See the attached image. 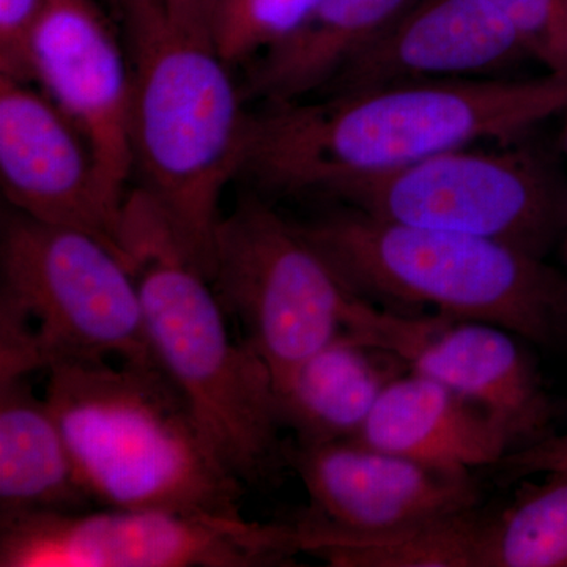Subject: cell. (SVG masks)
<instances>
[{"label": "cell", "mask_w": 567, "mask_h": 567, "mask_svg": "<svg viewBox=\"0 0 567 567\" xmlns=\"http://www.w3.org/2000/svg\"><path fill=\"white\" fill-rule=\"evenodd\" d=\"M567 111V80L404 82L251 115L244 173L281 194L330 196L357 178L480 141L525 136Z\"/></svg>", "instance_id": "cell-1"}, {"label": "cell", "mask_w": 567, "mask_h": 567, "mask_svg": "<svg viewBox=\"0 0 567 567\" xmlns=\"http://www.w3.org/2000/svg\"><path fill=\"white\" fill-rule=\"evenodd\" d=\"M132 66V152L140 188L212 278L227 185L244 173L251 115L229 63L183 31L159 0H107Z\"/></svg>", "instance_id": "cell-2"}, {"label": "cell", "mask_w": 567, "mask_h": 567, "mask_svg": "<svg viewBox=\"0 0 567 567\" xmlns=\"http://www.w3.org/2000/svg\"><path fill=\"white\" fill-rule=\"evenodd\" d=\"M118 248L140 289L153 353L223 464L245 486L274 480L287 465V442L270 369L244 339L235 341L210 279L144 189L126 196Z\"/></svg>", "instance_id": "cell-3"}, {"label": "cell", "mask_w": 567, "mask_h": 567, "mask_svg": "<svg viewBox=\"0 0 567 567\" xmlns=\"http://www.w3.org/2000/svg\"><path fill=\"white\" fill-rule=\"evenodd\" d=\"M47 375L44 399L93 503L244 518L245 484L158 361L61 365Z\"/></svg>", "instance_id": "cell-4"}, {"label": "cell", "mask_w": 567, "mask_h": 567, "mask_svg": "<svg viewBox=\"0 0 567 567\" xmlns=\"http://www.w3.org/2000/svg\"><path fill=\"white\" fill-rule=\"evenodd\" d=\"M354 297L395 312L505 328L554 346L567 334L565 276L546 260L470 235L388 221L346 207L297 223Z\"/></svg>", "instance_id": "cell-5"}, {"label": "cell", "mask_w": 567, "mask_h": 567, "mask_svg": "<svg viewBox=\"0 0 567 567\" xmlns=\"http://www.w3.org/2000/svg\"><path fill=\"white\" fill-rule=\"evenodd\" d=\"M107 361H158L128 265L95 235L11 208L0 241V380Z\"/></svg>", "instance_id": "cell-6"}, {"label": "cell", "mask_w": 567, "mask_h": 567, "mask_svg": "<svg viewBox=\"0 0 567 567\" xmlns=\"http://www.w3.org/2000/svg\"><path fill=\"white\" fill-rule=\"evenodd\" d=\"M388 221L486 238L546 259L567 219V177L543 148H456L330 194Z\"/></svg>", "instance_id": "cell-7"}, {"label": "cell", "mask_w": 567, "mask_h": 567, "mask_svg": "<svg viewBox=\"0 0 567 567\" xmlns=\"http://www.w3.org/2000/svg\"><path fill=\"white\" fill-rule=\"evenodd\" d=\"M210 282L241 339L270 369L276 391L344 333L354 298L297 223L257 199L219 223Z\"/></svg>", "instance_id": "cell-8"}, {"label": "cell", "mask_w": 567, "mask_h": 567, "mask_svg": "<svg viewBox=\"0 0 567 567\" xmlns=\"http://www.w3.org/2000/svg\"><path fill=\"white\" fill-rule=\"evenodd\" d=\"M300 554L293 524L245 517L104 507L0 520L2 567H284Z\"/></svg>", "instance_id": "cell-9"}, {"label": "cell", "mask_w": 567, "mask_h": 567, "mask_svg": "<svg viewBox=\"0 0 567 567\" xmlns=\"http://www.w3.org/2000/svg\"><path fill=\"white\" fill-rule=\"evenodd\" d=\"M287 465L311 502L292 522L303 554L377 543L481 502L472 473L421 464L354 439L287 443Z\"/></svg>", "instance_id": "cell-10"}, {"label": "cell", "mask_w": 567, "mask_h": 567, "mask_svg": "<svg viewBox=\"0 0 567 567\" xmlns=\"http://www.w3.org/2000/svg\"><path fill=\"white\" fill-rule=\"evenodd\" d=\"M344 333L393 353L409 371L483 406L505 429L513 451L554 434V402L518 336L505 328L390 311L354 297Z\"/></svg>", "instance_id": "cell-11"}, {"label": "cell", "mask_w": 567, "mask_h": 567, "mask_svg": "<svg viewBox=\"0 0 567 567\" xmlns=\"http://www.w3.org/2000/svg\"><path fill=\"white\" fill-rule=\"evenodd\" d=\"M99 0H48L31 44V81L84 133L104 193L123 210L134 173L132 66Z\"/></svg>", "instance_id": "cell-12"}, {"label": "cell", "mask_w": 567, "mask_h": 567, "mask_svg": "<svg viewBox=\"0 0 567 567\" xmlns=\"http://www.w3.org/2000/svg\"><path fill=\"white\" fill-rule=\"evenodd\" d=\"M0 183L11 208L118 248L122 212L104 193L84 133L31 82L0 76Z\"/></svg>", "instance_id": "cell-13"}, {"label": "cell", "mask_w": 567, "mask_h": 567, "mask_svg": "<svg viewBox=\"0 0 567 567\" xmlns=\"http://www.w3.org/2000/svg\"><path fill=\"white\" fill-rule=\"evenodd\" d=\"M529 59L487 0H416L320 96L498 73Z\"/></svg>", "instance_id": "cell-14"}, {"label": "cell", "mask_w": 567, "mask_h": 567, "mask_svg": "<svg viewBox=\"0 0 567 567\" xmlns=\"http://www.w3.org/2000/svg\"><path fill=\"white\" fill-rule=\"evenodd\" d=\"M358 442L421 464L472 473L513 451L502 424L483 406L409 371L383 390Z\"/></svg>", "instance_id": "cell-15"}, {"label": "cell", "mask_w": 567, "mask_h": 567, "mask_svg": "<svg viewBox=\"0 0 567 567\" xmlns=\"http://www.w3.org/2000/svg\"><path fill=\"white\" fill-rule=\"evenodd\" d=\"M416 0H319L287 39L254 59L248 96L268 106L305 102L368 50Z\"/></svg>", "instance_id": "cell-16"}, {"label": "cell", "mask_w": 567, "mask_h": 567, "mask_svg": "<svg viewBox=\"0 0 567 567\" xmlns=\"http://www.w3.org/2000/svg\"><path fill=\"white\" fill-rule=\"evenodd\" d=\"M405 371L393 353L339 334L276 391L284 429H292L298 445L354 439L383 390Z\"/></svg>", "instance_id": "cell-17"}, {"label": "cell", "mask_w": 567, "mask_h": 567, "mask_svg": "<svg viewBox=\"0 0 567 567\" xmlns=\"http://www.w3.org/2000/svg\"><path fill=\"white\" fill-rule=\"evenodd\" d=\"M91 503L44 395L25 377L0 380V520Z\"/></svg>", "instance_id": "cell-18"}, {"label": "cell", "mask_w": 567, "mask_h": 567, "mask_svg": "<svg viewBox=\"0 0 567 567\" xmlns=\"http://www.w3.org/2000/svg\"><path fill=\"white\" fill-rule=\"evenodd\" d=\"M525 486L492 513L481 567H567V470Z\"/></svg>", "instance_id": "cell-19"}, {"label": "cell", "mask_w": 567, "mask_h": 567, "mask_svg": "<svg viewBox=\"0 0 567 567\" xmlns=\"http://www.w3.org/2000/svg\"><path fill=\"white\" fill-rule=\"evenodd\" d=\"M492 513L476 506L377 543L322 548L315 557L336 567H481Z\"/></svg>", "instance_id": "cell-20"}, {"label": "cell", "mask_w": 567, "mask_h": 567, "mask_svg": "<svg viewBox=\"0 0 567 567\" xmlns=\"http://www.w3.org/2000/svg\"><path fill=\"white\" fill-rule=\"evenodd\" d=\"M319 0H218L212 44L230 66L251 63L290 35Z\"/></svg>", "instance_id": "cell-21"}, {"label": "cell", "mask_w": 567, "mask_h": 567, "mask_svg": "<svg viewBox=\"0 0 567 567\" xmlns=\"http://www.w3.org/2000/svg\"><path fill=\"white\" fill-rule=\"evenodd\" d=\"M533 61L567 80V0H487Z\"/></svg>", "instance_id": "cell-22"}, {"label": "cell", "mask_w": 567, "mask_h": 567, "mask_svg": "<svg viewBox=\"0 0 567 567\" xmlns=\"http://www.w3.org/2000/svg\"><path fill=\"white\" fill-rule=\"evenodd\" d=\"M48 0H0V76L31 82V44Z\"/></svg>", "instance_id": "cell-23"}, {"label": "cell", "mask_w": 567, "mask_h": 567, "mask_svg": "<svg viewBox=\"0 0 567 567\" xmlns=\"http://www.w3.org/2000/svg\"><path fill=\"white\" fill-rule=\"evenodd\" d=\"M495 466L507 483L537 475V473L567 470V432L550 434L539 442L511 451Z\"/></svg>", "instance_id": "cell-24"}, {"label": "cell", "mask_w": 567, "mask_h": 567, "mask_svg": "<svg viewBox=\"0 0 567 567\" xmlns=\"http://www.w3.org/2000/svg\"><path fill=\"white\" fill-rule=\"evenodd\" d=\"M218 0H159L169 20L197 39L210 41Z\"/></svg>", "instance_id": "cell-25"}, {"label": "cell", "mask_w": 567, "mask_h": 567, "mask_svg": "<svg viewBox=\"0 0 567 567\" xmlns=\"http://www.w3.org/2000/svg\"><path fill=\"white\" fill-rule=\"evenodd\" d=\"M559 244L563 246V256H565V265H566V271L563 274L565 276V284H566V293H567V219L565 224V229H563L561 240H559Z\"/></svg>", "instance_id": "cell-26"}, {"label": "cell", "mask_w": 567, "mask_h": 567, "mask_svg": "<svg viewBox=\"0 0 567 567\" xmlns=\"http://www.w3.org/2000/svg\"><path fill=\"white\" fill-rule=\"evenodd\" d=\"M566 122H565V133H563V142H565V148L567 152V111L565 112Z\"/></svg>", "instance_id": "cell-27"}, {"label": "cell", "mask_w": 567, "mask_h": 567, "mask_svg": "<svg viewBox=\"0 0 567 567\" xmlns=\"http://www.w3.org/2000/svg\"><path fill=\"white\" fill-rule=\"evenodd\" d=\"M104 2H107V0H104Z\"/></svg>", "instance_id": "cell-28"}]
</instances>
